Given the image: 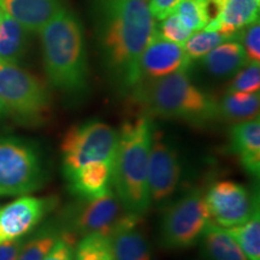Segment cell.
Segmentation results:
<instances>
[{"mask_svg":"<svg viewBox=\"0 0 260 260\" xmlns=\"http://www.w3.org/2000/svg\"><path fill=\"white\" fill-rule=\"evenodd\" d=\"M147 0H99L96 39L104 67L121 93L132 94L141 81L140 59L155 32Z\"/></svg>","mask_w":260,"mask_h":260,"instance_id":"cell-1","label":"cell"},{"mask_svg":"<svg viewBox=\"0 0 260 260\" xmlns=\"http://www.w3.org/2000/svg\"><path fill=\"white\" fill-rule=\"evenodd\" d=\"M40 35L42 61L51 86L70 98L84 95L89 89V64L79 17L64 8Z\"/></svg>","mask_w":260,"mask_h":260,"instance_id":"cell-2","label":"cell"},{"mask_svg":"<svg viewBox=\"0 0 260 260\" xmlns=\"http://www.w3.org/2000/svg\"><path fill=\"white\" fill-rule=\"evenodd\" d=\"M153 122L145 113L128 118L118 130L112 160V190L126 211L144 216L152 205L148 162Z\"/></svg>","mask_w":260,"mask_h":260,"instance_id":"cell-3","label":"cell"},{"mask_svg":"<svg viewBox=\"0 0 260 260\" xmlns=\"http://www.w3.org/2000/svg\"><path fill=\"white\" fill-rule=\"evenodd\" d=\"M132 95L149 117L175 119L197 126L207 125L217 119L216 100L195 86L188 69L140 82Z\"/></svg>","mask_w":260,"mask_h":260,"instance_id":"cell-4","label":"cell"},{"mask_svg":"<svg viewBox=\"0 0 260 260\" xmlns=\"http://www.w3.org/2000/svg\"><path fill=\"white\" fill-rule=\"evenodd\" d=\"M0 98L10 117L25 126H41L51 115V95L38 77L18 64L0 59Z\"/></svg>","mask_w":260,"mask_h":260,"instance_id":"cell-5","label":"cell"},{"mask_svg":"<svg viewBox=\"0 0 260 260\" xmlns=\"http://www.w3.org/2000/svg\"><path fill=\"white\" fill-rule=\"evenodd\" d=\"M46 180L40 146L23 138H0V197L34 193Z\"/></svg>","mask_w":260,"mask_h":260,"instance_id":"cell-6","label":"cell"},{"mask_svg":"<svg viewBox=\"0 0 260 260\" xmlns=\"http://www.w3.org/2000/svg\"><path fill=\"white\" fill-rule=\"evenodd\" d=\"M141 219L123 206L113 190L90 200H80L68 205L61 212L59 225L76 236L98 234L106 237Z\"/></svg>","mask_w":260,"mask_h":260,"instance_id":"cell-7","label":"cell"},{"mask_svg":"<svg viewBox=\"0 0 260 260\" xmlns=\"http://www.w3.org/2000/svg\"><path fill=\"white\" fill-rule=\"evenodd\" d=\"M117 141L118 132L98 119H88L70 126L60 144L64 177H69L75 170L88 162H112Z\"/></svg>","mask_w":260,"mask_h":260,"instance_id":"cell-8","label":"cell"},{"mask_svg":"<svg viewBox=\"0 0 260 260\" xmlns=\"http://www.w3.org/2000/svg\"><path fill=\"white\" fill-rule=\"evenodd\" d=\"M210 222L204 191L195 188L175 200L164 211L159 241L162 248L170 251L189 248L200 241Z\"/></svg>","mask_w":260,"mask_h":260,"instance_id":"cell-9","label":"cell"},{"mask_svg":"<svg viewBox=\"0 0 260 260\" xmlns=\"http://www.w3.org/2000/svg\"><path fill=\"white\" fill-rule=\"evenodd\" d=\"M210 220L228 229L248 220L259 211L258 198L235 181H219L204 193Z\"/></svg>","mask_w":260,"mask_h":260,"instance_id":"cell-10","label":"cell"},{"mask_svg":"<svg viewBox=\"0 0 260 260\" xmlns=\"http://www.w3.org/2000/svg\"><path fill=\"white\" fill-rule=\"evenodd\" d=\"M182 165L176 146L161 130L153 128L148 162V189L152 204H162L177 190Z\"/></svg>","mask_w":260,"mask_h":260,"instance_id":"cell-11","label":"cell"},{"mask_svg":"<svg viewBox=\"0 0 260 260\" xmlns=\"http://www.w3.org/2000/svg\"><path fill=\"white\" fill-rule=\"evenodd\" d=\"M59 204V199L51 197H24L0 207V229L5 240L27 236Z\"/></svg>","mask_w":260,"mask_h":260,"instance_id":"cell-12","label":"cell"},{"mask_svg":"<svg viewBox=\"0 0 260 260\" xmlns=\"http://www.w3.org/2000/svg\"><path fill=\"white\" fill-rule=\"evenodd\" d=\"M190 63L183 45L165 40L154 32L140 59V82L158 80L176 71L189 69Z\"/></svg>","mask_w":260,"mask_h":260,"instance_id":"cell-13","label":"cell"},{"mask_svg":"<svg viewBox=\"0 0 260 260\" xmlns=\"http://www.w3.org/2000/svg\"><path fill=\"white\" fill-rule=\"evenodd\" d=\"M0 9L28 32H40L64 6L61 0H0Z\"/></svg>","mask_w":260,"mask_h":260,"instance_id":"cell-14","label":"cell"},{"mask_svg":"<svg viewBox=\"0 0 260 260\" xmlns=\"http://www.w3.org/2000/svg\"><path fill=\"white\" fill-rule=\"evenodd\" d=\"M65 180L71 194L80 200H90L112 190V162H88Z\"/></svg>","mask_w":260,"mask_h":260,"instance_id":"cell-15","label":"cell"},{"mask_svg":"<svg viewBox=\"0 0 260 260\" xmlns=\"http://www.w3.org/2000/svg\"><path fill=\"white\" fill-rule=\"evenodd\" d=\"M230 149L247 174L259 177L260 172V119L234 123L229 130Z\"/></svg>","mask_w":260,"mask_h":260,"instance_id":"cell-16","label":"cell"},{"mask_svg":"<svg viewBox=\"0 0 260 260\" xmlns=\"http://www.w3.org/2000/svg\"><path fill=\"white\" fill-rule=\"evenodd\" d=\"M260 0H223L218 15L205 29L235 38L241 29L259 19Z\"/></svg>","mask_w":260,"mask_h":260,"instance_id":"cell-17","label":"cell"},{"mask_svg":"<svg viewBox=\"0 0 260 260\" xmlns=\"http://www.w3.org/2000/svg\"><path fill=\"white\" fill-rule=\"evenodd\" d=\"M199 60L207 73L220 79L234 76L248 63L239 40V32L235 38L222 42Z\"/></svg>","mask_w":260,"mask_h":260,"instance_id":"cell-18","label":"cell"},{"mask_svg":"<svg viewBox=\"0 0 260 260\" xmlns=\"http://www.w3.org/2000/svg\"><path fill=\"white\" fill-rule=\"evenodd\" d=\"M141 219L118 230L110 237L115 260H152L146 235L140 229Z\"/></svg>","mask_w":260,"mask_h":260,"instance_id":"cell-19","label":"cell"},{"mask_svg":"<svg viewBox=\"0 0 260 260\" xmlns=\"http://www.w3.org/2000/svg\"><path fill=\"white\" fill-rule=\"evenodd\" d=\"M260 94L245 92H228L216 102L217 119L237 123L259 117Z\"/></svg>","mask_w":260,"mask_h":260,"instance_id":"cell-20","label":"cell"},{"mask_svg":"<svg viewBox=\"0 0 260 260\" xmlns=\"http://www.w3.org/2000/svg\"><path fill=\"white\" fill-rule=\"evenodd\" d=\"M200 240L206 260H248L229 233L212 222L205 228Z\"/></svg>","mask_w":260,"mask_h":260,"instance_id":"cell-21","label":"cell"},{"mask_svg":"<svg viewBox=\"0 0 260 260\" xmlns=\"http://www.w3.org/2000/svg\"><path fill=\"white\" fill-rule=\"evenodd\" d=\"M29 32L6 14L0 22V59L19 64L28 47Z\"/></svg>","mask_w":260,"mask_h":260,"instance_id":"cell-22","label":"cell"},{"mask_svg":"<svg viewBox=\"0 0 260 260\" xmlns=\"http://www.w3.org/2000/svg\"><path fill=\"white\" fill-rule=\"evenodd\" d=\"M61 226L51 222L41 226L34 235L25 239L17 260H42L60 235Z\"/></svg>","mask_w":260,"mask_h":260,"instance_id":"cell-23","label":"cell"},{"mask_svg":"<svg viewBox=\"0 0 260 260\" xmlns=\"http://www.w3.org/2000/svg\"><path fill=\"white\" fill-rule=\"evenodd\" d=\"M240 246L248 260H260V216L259 211L247 222L225 229Z\"/></svg>","mask_w":260,"mask_h":260,"instance_id":"cell-24","label":"cell"},{"mask_svg":"<svg viewBox=\"0 0 260 260\" xmlns=\"http://www.w3.org/2000/svg\"><path fill=\"white\" fill-rule=\"evenodd\" d=\"M172 14L176 15L182 24L191 32L204 29L213 18L207 0H182Z\"/></svg>","mask_w":260,"mask_h":260,"instance_id":"cell-25","label":"cell"},{"mask_svg":"<svg viewBox=\"0 0 260 260\" xmlns=\"http://www.w3.org/2000/svg\"><path fill=\"white\" fill-rule=\"evenodd\" d=\"M229 39L233 38H228L222 32L204 28L201 30L194 31L188 38V40L183 44V50L190 60H199L204 56H206L210 51H212L214 47Z\"/></svg>","mask_w":260,"mask_h":260,"instance_id":"cell-26","label":"cell"},{"mask_svg":"<svg viewBox=\"0 0 260 260\" xmlns=\"http://www.w3.org/2000/svg\"><path fill=\"white\" fill-rule=\"evenodd\" d=\"M74 260H115L111 241L98 234L83 236L75 248Z\"/></svg>","mask_w":260,"mask_h":260,"instance_id":"cell-27","label":"cell"},{"mask_svg":"<svg viewBox=\"0 0 260 260\" xmlns=\"http://www.w3.org/2000/svg\"><path fill=\"white\" fill-rule=\"evenodd\" d=\"M260 90V64L247 63L242 69L234 75L228 92L259 93Z\"/></svg>","mask_w":260,"mask_h":260,"instance_id":"cell-28","label":"cell"},{"mask_svg":"<svg viewBox=\"0 0 260 260\" xmlns=\"http://www.w3.org/2000/svg\"><path fill=\"white\" fill-rule=\"evenodd\" d=\"M155 32L165 40L178 45H183L193 34L189 29L182 24V22L175 14H170L159 21V25L155 24Z\"/></svg>","mask_w":260,"mask_h":260,"instance_id":"cell-29","label":"cell"},{"mask_svg":"<svg viewBox=\"0 0 260 260\" xmlns=\"http://www.w3.org/2000/svg\"><path fill=\"white\" fill-rule=\"evenodd\" d=\"M241 42L248 63H260V23L259 19L247 25L239 31Z\"/></svg>","mask_w":260,"mask_h":260,"instance_id":"cell-30","label":"cell"},{"mask_svg":"<svg viewBox=\"0 0 260 260\" xmlns=\"http://www.w3.org/2000/svg\"><path fill=\"white\" fill-rule=\"evenodd\" d=\"M79 236L61 228L60 235L42 260H74Z\"/></svg>","mask_w":260,"mask_h":260,"instance_id":"cell-31","label":"cell"},{"mask_svg":"<svg viewBox=\"0 0 260 260\" xmlns=\"http://www.w3.org/2000/svg\"><path fill=\"white\" fill-rule=\"evenodd\" d=\"M148 8L155 21H161L174 12V9L182 0H147Z\"/></svg>","mask_w":260,"mask_h":260,"instance_id":"cell-32","label":"cell"},{"mask_svg":"<svg viewBox=\"0 0 260 260\" xmlns=\"http://www.w3.org/2000/svg\"><path fill=\"white\" fill-rule=\"evenodd\" d=\"M24 241L25 236L21 239L3 241L0 243V260H17Z\"/></svg>","mask_w":260,"mask_h":260,"instance_id":"cell-33","label":"cell"},{"mask_svg":"<svg viewBox=\"0 0 260 260\" xmlns=\"http://www.w3.org/2000/svg\"><path fill=\"white\" fill-rule=\"evenodd\" d=\"M10 113H9V110L8 107L5 106L4 102H3V99L0 98V121H3V119H5L6 117H9Z\"/></svg>","mask_w":260,"mask_h":260,"instance_id":"cell-34","label":"cell"},{"mask_svg":"<svg viewBox=\"0 0 260 260\" xmlns=\"http://www.w3.org/2000/svg\"><path fill=\"white\" fill-rule=\"evenodd\" d=\"M3 241H6V240H5L4 234H3V232H2V229H0V243H2Z\"/></svg>","mask_w":260,"mask_h":260,"instance_id":"cell-35","label":"cell"},{"mask_svg":"<svg viewBox=\"0 0 260 260\" xmlns=\"http://www.w3.org/2000/svg\"><path fill=\"white\" fill-rule=\"evenodd\" d=\"M3 15H4V12H3V10L0 9V22H2V18H3Z\"/></svg>","mask_w":260,"mask_h":260,"instance_id":"cell-36","label":"cell"}]
</instances>
